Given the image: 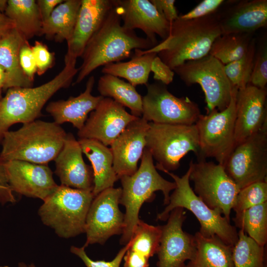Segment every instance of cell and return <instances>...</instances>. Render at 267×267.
I'll list each match as a JSON object with an SVG mask.
<instances>
[{
  "label": "cell",
  "mask_w": 267,
  "mask_h": 267,
  "mask_svg": "<svg viewBox=\"0 0 267 267\" xmlns=\"http://www.w3.org/2000/svg\"><path fill=\"white\" fill-rule=\"evenodd\" d=\"M121 22L115 4L86 46L74 85L100 66L129 57L134 49L148 50L155 46L147 38L124 27Z\"/></svg>",
  "instance_id": "1"
},
{
  "label": "cell",
  "mask_w": 267,
  "mask_h": 267,
  "mask_svg": "<svg viewBox=\"0 0 267 267\" xmlns=\"http://www.w3.org/2000/svg\"><path fill=\"white\" fill-rule=\"evenodd\" d=\"M222 35L217 12L202 18L171 23L169 34L145 52H155L173 70L184 63L209 54L214 41Z\"/></svg>",
  "instance_id": "2"
},
{
  "label": "cell",
  "mask_w": 267,
  "mask_h": 267,
  "mask_svg": "<svg viewBox=\"0 0 267 267\" xmlns=\"http://www.w3.org/2000/svg\"><path fill=\"white\" fill-rule=\"evenodd\" d=\"M67 133L54 122L36 120L16 131L4 133L0 157L5 161L20 160L47 165L62 149Z\"/></svg>",
  "instance_id": "3"
},
{
  "label": "cell",
  "mask_w": 267,
  "mask_h": 267,
  "mask_svg": "<svg viewBox=\"0 0 267 267\" xmlns=\"http://www.w3.org/2000/svg\"><path fill=\"white\" fill-rule=\"evenodd\" d=\"M75 63H65L53 79L36 87L12 88L0 101V143L3 134L17 123L37 120L48 100L59 90L67 88L77 74Z\"/></svg>",
  "instance_id": "4"
},
{
  "label": "cell",
  "mask_w": 267,
  "mask_h": 267,
  "mask_svg": "<svg viewBox=\"0 0 267 267\" xmlns=\"http://www.w3.org/2000/svg\"><path fill=\"white\" fill-rule=\"evenodd\" d=\"M141 160L139 167L134 174L119 178L122 186L119 203L126 209L124 228L120 239V243L123 245L127 244L132 238L143 204L152 201L155 192L161 191L164 195V204L167 205L170 192L176 187L174 181L165 179L157 172L152 154L145 147Z\"/></svg>",
  "instance_id": "5"
},
{
  "label": "cell",
  "mask_w": 267,
  "mask_h": 267,
  "mask_svg": "<svg viewBox=\"0 0 267 267\" xmlns=\"http://www.w3.org/2000/svg\"><path fill=\"white\" fill-rule=\"evenodd\" d=\"M94 197L92 191L60 185L44 200L38 215L59 237L69 238L85 233L87 214Z\"/></svg>",
  "instance_id": "6"
},
{
  "label": "cell",
  "mask_w": 267,
  "mask_h": 267,
  "mask_svg": "<svg viewBox=\"0 0 267 267\" xmlns=\"http://www.w3.org/2000/svg\"><path fill=\"white\" fill-rule=\"evenodd\" d=\"M176 183V187L170 196L169 204L157 216L162 221L167 220L170 213L174 209L182 208L190 211L200 224L199 232L205 236H216L226 244L233 247L238 240V232L235 226L222 216L217 210L210 208L194 192L190 185V168L182 177L163 171Z\"/></svg>",
  "instance_id": "7"
},
{
  "label": "cell",
  "mask_w": 267,
  "mask_h": 267,
  "mask_svg": "<svg viewBox=\"0 0 267 267\" xmlns=\"http://www.w3.org/2000/svg\"><path fill=\"white\" fill-rule=\"evenodd\" d=\"M147 148L156 161V169L174 171L181 159L192 151L200 156L199 137L195 124H164L149 122L145 137Z\"/></svg>",
  "instance_id": "8"
},
{
  "label": "cell",
  "mask_w": 267,
  "mask_h": 267,
  "mask_svg": "<svg viewBox=\"0 0 267 267\" xmlns=\"http://www.w3.org/2000/svg\"><path fill=\"white\" fill-rule=\"evenodd\" d=\"M233 87L228 106L222 111L213 110L200 114L195 125L199 137L200 156L198 160L213 158L224 165L235 147L234 130L236 118V95Z\"/></svg>",
  "instance_id": "9"
},
{
  "label": "cell",
  "mask_w": 267,
  "mask_h": 267,
  "mask_svg": "<svg viewBox=\"0 0 267 267\" xmlns=\"http://www.w3.org/2000/svg\"><path fill=\"white\" fill-rule=\"evenodd\" d=\"M173 71L187 85L198 84L205 97L207 113L222 111L229 105L233 87L227 78L224 65L210 54L187 61Z\"/></svg>",
  "instance_id": "10"
},
{
  "label": "cell",
  "mask_w": 267,
  "mask_h": 267,
  "mask_svg": "<svg viewBox=\"0 0 267 267\" xmlns=\"http://www.w3.org/2000/svg\"><path fill=\"white\" fill-rule=\"evenodd\" d=\"M189 180L195 193L210 208L220 211L230 222L231 210L240 189L223 165L206 160L191 161Z\"/></svg>",
  "instance_id": "11"
},
{
  "label": "cell",
  "mask_w": 267,
  "mask_h": 267,
  "mask_svg": "<svg viewBox=\"0 0 267 267\" xmlns=\"http://www.w3.org/2000/svg\"><path fill=\"white\" fill-rule=\"evenodd\" d=\"M223 167L240 189L254 182L267 181V122L235 146Z\"/></svg>",
  "instance_id": "12"
},
{
  "label": "cell",
  "mask_w": 267,
  "mask_h": 267,
  "mask_svg": "<svg viewBox=\"0 0 267 267\" xmlns=\"http://www.w3.org/2000/svg\"><path fill=\"white\" fill-rule=\"evenodd\" d=\"M146 86L147 93L142 98V118L157 124H195L201 114L197 103L188 97L175 96L162 83Z\"/></svg>",
  "instance_id": "13"
},
{
  "label": "cell",
  "mask_w": 267,
  "mask_h": 267,
  "mask_svg": "<svg viewBox=\"0 0 267 267\" xmlns=\"http://www.w3.org/2000/svg\"><path fill=\"white\" fill-rule=\"evenodd\" d=\"M121 193V188L113 187L93 198L86 218L84 247L95 243L103 245L112 236L123 233L125 215L119 207Z\"/></svg>",
  "instance_id": "14"
},
{
  "label": "cell",
  "mask_w": 267,
  "mask_h": 267,
  "mask_svg": "<svg viewBox=\"0 0 267 267\" xmlns=\"http://www.w3.org/2000/svg\"><path fill=\"white\" fill-rule=\"evenodd\" d=\"M186 218L184 209L176 208L170 213L167 223L161 226L157 267H184L185 262L194 257L196 250L194 235L182 229Z\"/></svg>",
  "instance_id": "15"
},
{
  "label": "cell",
  "mask_w": 267,
  "mask_h": 267,
  "mask_svg": "<svg viewBox=\"0 0 267 267\" xmlns=\"http://www.w3.org/2000/svg\"><path fill=\"white\" fill-rule=\"evenodd\" d=\"M137 118L112 98L103 97L78 131V136L97 140L107 146Z\"/></svg>",
  "instance_id": "16"
},
{
  "label": "cell",
  "mask_w": 267,
  "mask_h": 267,
  "mask_svg": "<svg viewBox=\"0 0 267 267\" xmlns=\"http://www.w3.org/2000/svg\"><path fill=\"white\" fill-rule=\"evenodd\" d=\"M9 185L13 192L44 200L57 187L47 165L20 160L6 161Z\"/></svg>",
  "instance_id": "17"
},
{
  "label": "cell",
  "mask_w": 267,
  "mask_h": 267,
  "mask_svg": "<svg viewBox=\"0 0 267 267\" xmlns=\"http://www.w3.org/2000/svg\"><path fill=\"white\" fill-rule=\"evenodd\" d=\"M267 89L250 84L236 95L235 146L260 131L267 122Z\"/></svg>",
  "instance_id": "18"
},
{
  "label": "cell",
  "mask_w": 267,
  "mask_h": 267,
  "mask_svg": "<svg viewBox=\"0 0 267 267\" xmlns=\"http://www.w3.org/2000/svg\"><path fill=\"white\" fill-rule=\"evenodd\" d=\"M148 127V122L138 117L131 122L110 144L113 167L119 179L136 172L138 162L145 147Z\"/></svg>",
  "instance_id": "19"
},
{
  "label": "cell",
  "mask_w": 267,
  "mask_h": 267,
  "mask_svg": "<svg viewBox=\"0 0 267 267\" xmlns=\"http://www.w3.org/2000/svg\"><path fill=\"white\" fill-rule=\"evenodd\" d=\"M114 0H82L72 35L67 42L64 63L76 64L88 43L114 6Z\"/></svg>",
  "instance_id": "20"
},
{
  "label": "cell",
  "mask_w": 267,
  "mask_h": 267,
  "mask_svg": "<svg viewBox=\"0 0 267 267\" xmlns=\"http://www.w3.org/2000/svg\"><path fill=\"white\" fill-rule=\"evenodd\" d=\"M114 3L125 28L142 30L155 45L158 44L156 35L163 40L168 37L171 23L159 13L150 0H114Z\"/></svg>",
  "instance_id": "21"
},
{
  "label": "cell",
  "mask_w": 267,
  "mask_h": 267,
  "mask_svg": "<svg viewBox=\"0 0 267 267\" xmlns=\"http://www.w3.org/2000/svg\"><path fill=\"white\" fill-rule=\"evenodd\" d=\"M82 154L78 140L71 133L67 134L63 146L54 160V172L61 185L92 191L93 170L91 166L85 163Z\"/></svg>",
  "instance_id": "22"
},
{
  "label": "cell",
  "mask_w": 267,
  "mask_h": 267,
  "mask_svg": "<svg viewBox=\"0 0 267 267\" xmlns=\"http://www.w3.org/2000/svg\"><path fill=\"white\" fill-rule=\"evenodd\" d=\"M222 35L252 34L267 24V0H241L218 14Z\"/></svg>",
  "instance_id": "23"
},
{
  "label": "cell",
  "mask_w": 267,
  "mask_h": 267,
  "mask_svg": "<svg viewBox=\"0 0 267 267\" xmlns=\"http://www.w3.org/2000/svg\"><path fill=\"white\" fill-rule=\"evenodd\" d=\"M95 83L92 76L88 80L85 90L77 96H70L66 100L50 102L46 111L58 125L70 123L80 130L84 126L88 115L93 111L103 98L101 95L93 96L91 92Z\"/></svg>",
  "instance_id": "24"
},
{
  "label": "cell",
  "mask_w": 267,
  "mask_h": 267,
  "mask_svg": "<svg viewBox=\"0 0 267 267\" xmlns=\"http://www.w3.org/2000/svg\"><path fill=\"white\" fill-rule=\"evenodd\" d=\"M78 141L91 164L94 177L92 193L95 197L102 191L113 187L119 179L113 169L112 154L110 148L97 140L80 138Z\"/></svg>",
  "instance_id": "25"
},
{
  "label": "cell",
  "mask_w": 267,
  "mask_h": 267,
  "mask_svg": "<svg viewBox=\"0 0 267 267\" xmlns=\"http://www.w3.org/2000/svg\"><path fill=\"white\" fill-rule=\"evenodd\" d=\"M26 41L15 28L0 38V65L6 74L3 90L33 86V82L25 75L19 61L20 50Z\"/></svg>",
  "instance_id": "26"
},
{
  "label": "cell",
  "mask_w": 267,
  "mask_h": 267,
  "mask_svg": "<svg viewBox=\"0 0 267 267\" xmlns=\"http://www.w3.org/2000/svg\"><path fill=\"white\" fill-rule=\"evenodd\" d=\"M196 250L184 267H234L232 247L216 236H205L199 231L194 235Z\"/></svg>",
  "instance_id": "27"
},
{
  "label": "cell",
  "mask_w": 267,
  "mask_h": 267,
  "mask_svg": "<svg viewBox=\"0 0 267 267\" xmlns=\"http://www.w3.org/2000/svg\"><path fill=\"white\" fill-rule=\"evenodd\" d=\"M82 0H65L59 4L43 22L41 36L55 42H66L71 37Z\"/></svg>",
  "instance_id": "28"
},
{
  "label": "cell",
  "mask_w": 267,
  "mask_h": 267,
  "mask_svg": "<svg viewBox=\"0 0 267 267\" xmlns=\"http://www.w3.org/2000/svg\"><path fill=\"white\" fill-rule=\"evenodd\" d=\"M157 54L155 52L135 49L130 60L106 64L103 67L101 72L104 74L125 79L134 87L140 85H146L151 72L152 61Z\"/></svg>",
  "instance_id": "29"
},
{
  "label": "cell",
  "mask_w": 267,
  "mask_h": 267,
  "mask_svg": "<svg viewBox=\"0 0 267 267\" xmlns=\"http://www.w3.org/2000/svg\"><path fill=\"white\" fill-rule=\"evenodd\" d=\"M4 14L26 40L41 36L43 20L36 0H8Z\"/></svg>",
  "instance_id": "30"
},
{
  "label": "cell",
  "mask_w": 267,
  "mask_h": 267,
  "mask_svg": "<svg viewBox=\"0 0 267 267\" xmlns=\"http://www.w3.org/2000/svg\"><path fill=\"white\" fill-rule=\"evenodd\" d=\"M97 90L103 97L110 98L131 110V114L141 117L142 97L134 86L116 76L104 74L98 81Z\"/></svg>",
  "instance_id": "31"
},
{
  "label": "cell",
  "mask_w": 267,
  "mask_h": 267,
  "mask_svg": "<svg viewBox=\"0 0 267 267\" xmlns=\"http://www.w3.org/2000/svg\"><path fill=\"white\" fill-rule=\"evenodd\" d=\"M235 226L242 229L259 245L267 242V202L236 214Z\"/></svg>",
  "instance_id": "32"
},
{
  "label": "cell",
  "mask_w": 267,
  "mask_h": 267,
  "mask_svg": "<svg viewBox=\"0 0 267 267\" xmlns=\"http://www.w3.org/2000/svg\"><path fill=\"white\" fill-rule=\"evenodd\" d=\"M253 39L252 34L222 35L214 41L209 54L226 65L243 56Z\"/></svg>",
  "instance_id": "33"
},
{
  "label": "cell",
  "mask_w": 267,
  "mask_h": 267,
  "mask_svg": "<svg viewBox=\"0 0 267 267\" xmlns=\"http://www.w3.org/2000/svg\"><path fill=\"white\" fill-rule=\"evenodd\" d=\"M232 247L234 267H267L265 246L257 243L242 230Z\"/></svg>",
  "instance_id": "34"
},
{
  "label": "cell",
  "mask_w": 267,
  "mask_h": 267,
  "mask_svg": "<svg viewBox=\"0 0 267 267\" xmlns=\"http://www.w3.org/2000/svg\"><path fill=\"white\" fill-rule=\"evenodd\" d=\"M161 225L154 226L139 220L129 241V249L148 259L157 254L160 244Z\"/></svg>",
  "instance_id": "35"
},
{
  "label": "cell",
  "mask_w": 267,
  "mask_h": 267,
  "mask_svg": "<svg viewBox=\"0 0 267 267\" xmlns=\"http://www.w3.org/2000/svg\"><path fill=\"white\" fill-rule=\"evenodd\" d=\"M256 51L255 42L253 39L243 56L224 65L226 75L233 87L240 89L250 84Z\"/></svg>",
  "instance_id": "36"
},
{
  "label": "cell",
  "mask_w": 267,
  "mask_h": 267,
  "mask_svg": "<svg viewBox=\"0 0 267 267\" xmlns=\"http://www.w3.org/2000/svg\"><path fill=\"white\" fill-rule=\"evenodd\" d=\"M267 202V181L254 182L240 189L232 210L236 214Z\"/></svg>",
  "instance_id": "37"
},
{
  "label": "cell",
  "mask_w": 267,
  "mask_h": 267,
  "mask_svg": "<svg viewBox=\"0 0 267 267\" xmlns=\"http://www.w3.org/2000/svg\"><path fill=\"white\" fill-rule=\"evenodd\" d=\"M267 83V46L264 44L256 51L250 85L260 89L266 88Z\"/></svg>",
  "instance_id": "38"
},
{
  "label": "cell",
  "mask_w": 267,
  "mask_h": 267,
  "mask_svg": "<svg viewBox=\"0 0 267 267\" xmlns=\"http://www.w3.org/2000/svg\"><path fill=\"white\" fill-rule=\"evenodd\" d=\"M130 245L129 242L125 245L118 253L116 257L111 261L103 260L94 261L87 254L85 248L72 246L70 252L80 258L87 267H120L124 256Z\"/></svg>",
  "instance_id": "39"
},
{
  "label": "cell",
  "mask_w": 267,
  "mask_h": 267,
  "mask_svg": "<svg viewBox=\"0 0 267 267\" xmlns=\"http://www.w3.org/2000/svg\"><path fill=\"white\" fill-rule=\"evenodd\" d=\"M32 49L37 66V73L39 76L44 74L54 64V53L50 51L43 42L36 41Z\"/></svg>",
  "instance_id": "40"
},
{
  "label": "cell",
  "mask_w": 267,
  "mask_h": 267,
  "mask_svg": "<svg viewBox=\"0 0 267 267\" xmlns=\"http://www.w3.org/2000/svg\"><path fill=\"white\" fill-rule=\"evenodd\" d=\"M224 1L223 0H202L192 9L179 17L183 20H192L210 15L217 12Z\"/></svg>",
  "instance_id": "41"
},
{
  "label": "cell",
  "mask_w": 267,
  "mask_h": 267,
  "mask_svg": "<svg viewBox=\"0 0 267 267\" xmlns=\"http://www.w3.org/2000/svg\"><path fill=\"white\" fill-rule=\"evenodd\" d=\"M19 61L25 75L34 82L35 75L37 73V66L32 46L28 41H25L20 48Z\"/></svg>",
  "instance_id": "42"
},
{
  "label": "cell",
  "mask_w": 267,
  "mask_h": 267,
  "mask_svg": "<svg viewBox=\"0 0 267 267\" xmlns=\"http://www.w3.org/2000/svg\"><path fill=\"white\" fill-rule=\"evenodd\" d=\"M151 72L153 73V78L168 85L174 79L175 72L157 55L153 58L151 65Z\"/></svg>",
  "instance_id": "43"
},
{
  "label": "cell",
  "mask_w": 267,
  "mask_h": 267,
  "mask_svg": "<svg viewBox=\"0 0 267 267\" xmlns=\"http://www.w3.org/2000/svg\"><path fill=\"white\" fill-rule=\"evenodd\" d=\"M6 163V161L0 157V204L2 205L16 202L13 191L8 182Z\"/></svg>",
  "instance_id": "44"
},
{
  "label": "cell",
  "mask_w": 267,
  "mask_h": 267,
  "mask_svg": "<svg viewBox=\"0 0 267 267\" xmlns=\"http://www.w3.org/2000/svg\"><path fill=\"white\" fill-rule=\"evenodd\" d=\"M150 1L159 13L170 23L178 18L175 0H151Z\"/></svg>",
  "instance_id": "45"
},
{
  "label": "cell",
  "mask_w": 267,
  "mask_h": 267,
  "mask_svg": "<svg viewBox=\"0 0 267 267\" xmlns=\"http://www.w3.org/2000/svg\"><path fill=\"white\" fill-rule=\"evenodd\" d=\"M123 259V267H148L149 266V259L129 249L127 250Z\"/></svg>",
  "instance_id": "46"
},
{
  "label": "cell",
  "mask_w": 267,
  "mask_h": 267,
  "mask_svg": "<svg viewBox=\"0 0 267 267\" xmlns=\"http://www.w3.org/2000/svg\"><path fill=\"white\" fill-rule=\"evenodd\" d=\"M36 1L43 22L49 17L54 9L63 2V0H38Z\"/></svg>",
  "instance_id": "47"
},
{
  "label": "cell",
  "mask_w": 267,
  "mask_h": 267,
  "mask_svg": "<svg viewBox=\"0 0 267 267\" xmlns=\"http://www.w3.org/2000/svg\"><path fill=\"white\" fill-rule=\"evenodd\" d=\"M14 28V22L4 13H0V38Z\"/></svg>",
  "instance_id": "48"
},
{
  "label": "cell",
  "mask_w": 267,
  "mask_h": 267,
  "mask_svg": "<svg viewBox=\"0 0 267 267\" xmlns=\"http://www.w3.org/2000/svg\"><path fill=\"white\" fill-rule=\"evenodd\" d=\"M6 81V74L4 68L0 65V90L3 89Z\"/></svg>",
  "instance_id": "49"
},
{
  "label": "cell",
  "mask_w": 267,
  "mask_h": 267,
  "mask_svg": "<svg viewBox=\"0 0 267 267\" xmlns=\"http://www.w3.org/2000/svg\"><path fill=\"white\" fill-rule=\"evenodd\" d=\"M7 5V0H0V13H4Z\"/></svg>",
  "instance_id": "50"
},
{
  "label": "cell",
  "mask_w": 267,
  "mask_h": 267,
  "mask_svg": "<svg viewBox=\"0 0 267 267\" xmlns=\"http://www.w3.org/2000/svg\"><path fill=\"white\" fill-rule=\"evenodd\" d=\"M18 267H29L26 264L23 262H20L18 264Z\"/></svg>",
  "instance_id": "51"
},
{
  "label": "cell",
  "mask_w": 267,
  "mask_h": 267,
  "mask_svg": "<svg viewBox=\"0 0 267 267\" xmlns=\"http://www.w3.org/2000/svg\"><path fill=\"white\" fill-rule=\"evenodd\" d=\"M29 267H36L34 264H31L28 266Z\"/></svg>",
  "instance_id": "52"
},
{
  "label": "cell",
  "mask_w": 267,
  "mask_h": 267,
  "mask_svg": "<svg viewBox=\"0 0 267 267\" xmlns=\"http://www.w3.org/2000/svg\"><path fill=\"white\" fill-rule=\"evenodd\" d=\"M2 98V97H1V90H0V101L1 100Z\"/></svg>",
  "instance_id": "53"
},
{
  "label": "cell",
  "mask_w": 267,
  "mask_h": 267,
  "mask_svg": "<svg viewBox=\"0 0 267 267\" xmlns=\"http://www.w3.org/2000/svg\"><path fill=\"white\" fill-rule=\"evenodd\" d=\"M0 267H8V266H0Z\"/></svg>",
  "instance_id": "54"
}]
</instances>
